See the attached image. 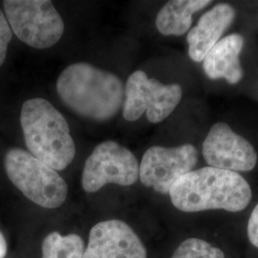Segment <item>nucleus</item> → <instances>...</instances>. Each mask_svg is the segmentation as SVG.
Instances as JSON below:
<instances>
[{"instance_id": "9d476101", "label": "nucleus", "mask_w": 258, "mask_h": 258, "mask_svg": "<svg viewBox=\"0 0 258 258\" xmlns=\"http://www.w3.org/2000/svg\"><path fill=\"white\" fill-rule=\"evenodd\" d=\"M83 258H148V252L130 226L112 219L93 227Z\"/></svg>"}, {"instance_id": "f3484780", "label": "nucleus", "mask_w": 258, "mask_h": 258, "mask_svg": "<svg viewBox=\"0 0 258 258\" xmlns=\"http://www.w3.org/2000/svg\"><path fill=\"white\" fill-rule=\"evenodd\" d=\"M248 237L249 242L258 248V204L249 216L248 223Z\"/></svg>"}, {"instance_id": "39448f33", "label": "nucleus", "mask_w": 258, "mask_h": 258, "mask_svg": "<svg viewBox=\"0 0 258 258\" xmlns=\"http://www.w3.org/2000/svg\"><path fill=\"white\" fill-rule=\"evenodd\" d=\"M3 6L12 31L29 46L50 48L63 35V19L52 1L5 0Z\"/></svg>"}, {"instance_id": "a211bd4d", "label": "nucleus", "mask_w": 258, "mask_h": 258, "mask_svg": "<svg viewBox=\"0 0 258 258\" xmlns=\"http://www.w3.org/2000/svg\"><path fill=\"white\" fill-rule=\"evenodd\" d=\"M7 253V242L5 237L3 236L2 232L0 231V258L5 257Z\"/></svg>"}, {"instance_id": "ddd939ff", "label": "nucleus", "mask_w": 258, "mask_h": 258, "mask_svg": "<svg viewBox=\"0 0 258 258\" xmlns=\"http://www.w3.org/2000/svg\"><path fill=\"white\" fill-rule=\"evenodd\" d=\"M210 4L211 0L168 1L157 15V30L164 36H183L191 27L194 14Z\"/></svg>"}, {"instance_id": "7ed1b4c3", "label": "nucleus", "mask_w": 258, "mask_h": 258, "mask_svg": "<svg viewBox=\"0 0 258 258\" xmlns=\"http://www.w3.org/2000/svg\"><path fill=\"white\" fill-rule=\"evenodd\" d=\"M20 123L33 156L55 170H63L76 154L74 140L63 115L52 103L35 98L23 103Z\"/></svg>"}, {"instance_id": "0eeeda50", "label": "nucleus", "mask_w": 258, "mask_h": 258, "mask_svg": "<svg viewBox=\"0 0 258 258\" xmlns=\"http://www.w3.org/2000/svg\"><path fill=\"white\" fill-rule=\"evenodd\" d=\"M139 172L138 161L129 149L114 141H106L94 148L86 159L82 184L86 192L92 194L107 184H135Z\"/></svg>"}, {"instance_id": "6e6552de", "label": "nucleus", "mask_w": 258, "mask_h": 258, "mask_svg": "<svg viewBox=\"0 0 258 258\" xmlns=\"http://www.w3.org/2000/svg\"><path fill=\"white\" fill-rule=\"evenodd\" d=\"M198 162V151L192 145L176 148L152 147L144 154L139 177L141 182L157 192L169 194L176 182L192 171Z\"/></svg>"}, {"instance_id": "f03ea898", "label": "nucleus", "mask_w": 258, "mask_h": 258, "mask_svg": "<svg viewBox=\"0 0 258 258\" xmlns=\"http://www.w3.org/2000/svg\"><path fill=\"white\" fill-rule=\"evenodd\" d=\"M176 209L184 212L245 210L251 199L249 183L237 172L206 166L181 177L169 190Z\"/></svg>"}, {"instance_id": "423d86ee", "label": "nucleus", "mask_w": 258, "mask_h": 258, "mask_svg": "<svg viewBox=\"0 0 258 258\" xmlns=\"http://www.w3.org/2000/svg\"><path fill=\"white\" fill-rule=\"evenodd\" d=\"M182 96L179 84H163L155 79H148L144 71H135L129 76L124 88L123 118L135 121L147 113L150 122H161L174 111Z\"/></svg>"}, {"instance_id": "dca6fc26", "label": "nucleus", "mask_w": 258, "mask_h": 258, "mask_svg": "<svg viewBox=\"0 0 258 258\" xmlns=\"http://www.w3.org/2000/svg\"><path fill=\"white\" fill-rule=\"evenodd\" d=\"M12 37L13 33L10 27L9 22L4 16L3 12L0 10V66L3 65L6 59L8 46L12 40Z\"/></svg>"}, {"instance_id": "2eb2a0df", "label": "nucleus", "mask_w": 258, "mask_h": 258, "mask_svg": "<svg viewBox=\"0 0 258 258\" xmlns=\"http://www.w3.org/2000/svg\"><path fill=\"white\" fill-rule=\"evenodd\" d=\"M171 258H225V254L204 240L188 238L180 244Z\"/></svg>"}, {"instance_id": "1a4fd4ad", "label": "nucleus", "mask_w": 258, "mask_h": 258, "mask_svg": "<svg viewBox=\"0 0 258 258\" xmlns=\"http://www.w3.org/2000/svg\"><path fill=\"white\" fill-rule=\"evenodd\" d=\"M203 155L210 166L233 172L250 171L257 163L252 145L225 122H217L210 129L204 141Z\"/></svg>"}, {"instance_id": "20e7f679", "label": "nucleus", "mask_w": 258, "mask_h": 258, "mask_svg": "<svg viewBox=\"0 0 258 258\" xmlns=\"http://www.w3.org/2000/svg\"><path fill=\"white\" fill-rule=\"evenodd\" d=\"M4 163L11 182L30 201L46 209L64 203L68 186L54 168L21 148L10 149Z\"/></svg>"}, {"instance_id": "4468645a", "label": "nucleus", "mask_w": 258, "mask_h": 258, "mask_svg": "<svg viewBox=\"0 0 258 258\" xmlns=\"http://www.w3.org/2000/svg\"><path fill=\"white\" fill-rule=\"evenodd\" d=\"M42 258H83L84 242L78 234L61 235L54 231L42 242Z\"/></svg>"}, {"instance_id": "9b49d317", "label": "nucleus", "mask_w": 258, "mask_h": 258, "mask_svg": "<svg viewBox=\"0 0 258 258\" xmlns=\"http://www.w3.org/2000/svg\"><path fill=\"white\" fill-rule=\"evenodd\" d=\"M235 15V10L226 3L215 5L204 14L197 25L188 32L186 37L188 55L194 61H203L209 51L231 26Z\"/></svg>"}, {"instance_id": "f8f14e48", "label": "nucleus", "mask_w": 258, "mask_h": 258, "mask_svg": "<svg viewBox=\"0 0 258 258\" xmlns=\"http://www.w3.org/2000/svg\"><path fill=\"white\" fill-rule=\"evenodd\" d=\"M244 46V37L231 34L220 39L203 60L205 74L211 80L225 79L230 84L239 83L244 71L239 55Z\"/></svg>"}, {"instance_id": "f257e3e1", "label": "nucleus", "mask_w": 258, "mask_h": 258, "mask_svg": "<svg viewBox=\"0 0 258 258\" xmlns=\"http://www.w3.org/2000/svg\"><path fill=\"white\" fill-rule=\"evenodd\" d=\"M56 92L72 112L96 121L114 118L124 99L118 76L85 62L65 68L56 81Z\"/></svg>"}]
</instances>
